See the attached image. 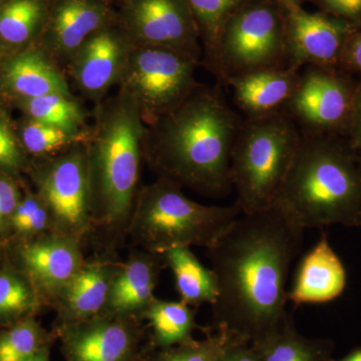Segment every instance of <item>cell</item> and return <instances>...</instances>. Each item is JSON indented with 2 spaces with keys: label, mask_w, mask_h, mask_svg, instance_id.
I'll list each match as a JSON object with an SVG mask.
<instances>
[{
  "label": "cell",
  "mask_w": 361,
  "mask_h": 361,
  "mask_svg": "<svg viewBox=\"0 0 361 361\" xmlns=\"http://www.w3.org/2000/svg\"><path fill=\"white\" fill-rule=\"evenodd\" d=\"M303 231L273 205L242 214L208 248L217 282L212 304L217 329L251 343L287 319V279Z\"/></svg>",
  "instance_id": "6da1fadb"
},
{
  "label": "cell",
  "mask_w": 361,
  "mask_h": 361,
  "mask_svg": "<svg viewBox=\"0 0 361 361\" xmlns=\"http://www.w3.org/2000/svg\"><path fill=\"white\" fill-rule=\"evenodd\" d=\"M242 121L220 87L200 84L176 110L146 126L142 155L160 178L205 196H227Z\"/></svg>",
  "instance_id": "7a4b0ae2"
},
{
  "label": "cell",
  "mask_w": 361,
  "mask_h": 361,
  "mask_svg": "<svg viewBox=\"0 0 361 361\" xmlns=\"http://www.w3.org/2000/svg\"><path fill=\"white\" fill-rule=\"evenodd\" d=\"M274 205L303 229L361 227L360 154L342 135H301Z\"/></svg>",
  "instance_id": "3957f363"
},
{
  "label": "cell",
  "mask_w": 361,
  "mask_h": 361,
  "mask_svg": "<svg viewBox=\"0 0 361 361\" xmlns=\"http://www.w3.org/2000/svg\"><path fill=\"white\" fill-rule=\"evenodd\" d=\"M94 111L85 142L90 210L120 222L134 206L146 125L134 99L122 90L99 102Z\"/></svg>",
  "instance_id": "277c9868"
},
{
  "label": "cell",
  "mask_w": 361,
  "mask_h": 361,
  "mask_svg": "<svg viewBox=\"0 0 361 361\" xmlns=\"http://www.w3.org/2000/svg\"><path fill=\"white\" fill-rule=\"evenodd\" d=\"M300 139L295 123L282 111L242 121L230 158V179L242 214L274 205Z\"/></svg>",
  "instance_id": "5b68a950"
},
{
  "label": "cell",
  "mask_w": 361,
  "mask_h": 361,
  "mask_svg": "<svg viewBox=\"0 0 361 361\" xmlns=\"http://www.w3.org/2000/svg\"><path fill=\"white\" fill-rule=\"evenodd\" d=\"M242 215L236 203L206 206L185 196L182 188L160 178L142 188L137 196L133 233L145 249L154 254L176 247L207 249Z\"/></svg>",
  "instance_id": "8992f818"
},
{
  "label": "cell",
  "mask_w": 361,
  "mask_h": 361,
  "mask_svg": "<svg viewBox=\"0 0 361 361\" xmlns=\"http://www.w3.org/2000/svg\"><path fill=\"white\" fill-rule=\"evenodd\" d=\"M285 8L274 0H249L226 23L218 49L217 80L286 68Z\"/></svg>",
  "instance_id": "52a82bcc"
},
{
  "label": "cell",
  "mask_w": 361,
  "mask_h": 361,
  "mask_svg": "<svg viewBox=\"0 0 361 361\" xmlns=\"http://www.w3.org/2000/svg\"><path fill=\"white\" fill-rule=\"evenodd\" d=\"M200 63L167 47L132 44L118 85L149 126L176 110L200 85L195 78Z\"/></svg>",
  "instance_id": "ba28073f"
},
{
  "label": "cell",
  "mask_w": 361,
  "mask_h": 361,
  "mask_svg": "<svg viewBox=\"0 0 361 361\" xmlns=\"http://www.w3.org/2000/svg\"><path fill=\"white\" fill-rule=\"evenodd\" d=\"M357 80L339 68L307 66L282 111L301 135L345 137Z\"/></svg>",
  "instance_id": "9c48e42d"
},
{
  "label": "cell",
  "mask_w": 361,
  "mask_h": 361,
  "mask_svg": "<svg viewBox=\"0 0 361 361\" xmlns=\"http://www.w3.org/2000/svg\"><path fill=\"white\" fill-rule=\"evenodd\" d=\"M116 18L133 45L167 47L201 63L200 35L187 0H123Z\"/></svg>",
  "instance_id": "30bf717a"
},
{
  "label": "cell",
  "mask_w": 361,
  "mask_h": 361,
  "mask_svg": "<svg viewBox=\"0 0 361 361\" xmlns=\"http://www.w3.org/2000/svg\"><path fill=\"white\" fill-rule=\"evenodd\" d=\"M284 8L286 68L297 73L307 66L338 68L346 42L361 27L322 11L310 13L302 6Z\"/></svg>",
  "instance_id": "8fae6325"
},
{
  "label": "cell",
  "mask_w": 361,
  "mask_h": 361,
  "mask_svg": "<svg viewBox=\"0 0 361 361\" xmlns=\"http://www.w3.org/2000/svg\"><path fill=\"white\" fill-rule=\"evenodd\" d=\"M39 186L40 197L56 223L68 231L82 229L90 211L85 142L73 145L49 161L40 175Z\"/></svg>",
  "instance_id": "7c38bea8"
},
{
  "label": "cell",
  "mask_w": 361,
  "mask_h": 361,
  "mask_svg": "<svg viewBox=\"0 0 361 361\" xmlns=\"http://www.w3.org/2000/svg\"><path fill=\"white\" fill-rule=\"evenodd\" d=\"M116 20L110 0H51L37 49L63 71L90 35Z\"/></svg>",
  "instance_id": "4fadbf2b"
},
{
  "label": "cell",
  "mask_w": 361,
  "mask_h": 361,
  "mask_svg": "<svg viewBox=\"0 0 361 361\" xmlns=\"http://www.w3.org/2000/svg\"><path fill=\"white\" fill-rule=\"evenodd\" d=\"M130 47L132 42L116 18L85 40L66 71L82 96L99 103L118 85Z\"/></svg>",
  "instance_id": "5bb4252c"
},
{
  "label": "cell",
  "mask_w": 361,
  "mask_h": 361,
  "mask_svg": "<svg viewBox=\"0 0 361 361\" xmlns=\"http://www.w3.org/2000/svg\"><path fill=\"white\" fill-rule=\"evenodd\" d=\"M346 286V271L322 233L317 244L301 260L288 300L295 306L324 303L341 296Z\"/></svg>",
  "instance_id": "9a60e30c"
},
{
  "label": "cell",
  "mask_w": 361,
  "mask_h": 361,
  "mask_svg": "<svg viewBox=\"0 0 361 361\" xmlns=\"http://www.w3.org/2000/svg\"><path fill=\"white\" fill-rule=\"evenodd\" d=\"M63 344L68 361H129L135 336L126 323L97 320L71 327Z\"/></svg>",
  "instance_id": "2e32d148"
},
{
  "label": "cell",
  "mask_w": 361,
  "mask_h": 361,
  "mask_svg": "<svg viewBox=\"0 0 361 361\" xmlns=\"http://www.w3.org/2000/svg\"><path fill=\"white\" fill-rule=\"evenodd\" d=\"M299 73L287 68L255 71L228 78L225 85L231 87L247 118H255L282 111L298 85Z\"/></svg>",
  "instance_id": "e0dca14e"
},
{
  "label": "cell",
  "mask_w": 361,
  "mask_h": 361,
  "mask_svg": "<svg viewBox=\"0 0 361 361\" xmlns=\"http://www.w3.org/2000/svg\"><path fill=\"white\" fill-rule=\"evenodd\" d=\"M1 80L4 87L20 101L49 94H71L63 71L37 47L8 59Z\"/></svg>",
  "instance_id": "ac0fdd59"
},
{
  "label": "cell",
  "mask_w": 361,
  "mask_h": 361,
  "mask_svg": "<svg viewBox=\"0 0 361 361\" xmlns=\"http://www.w3.org/2000/svg\"><path fill=\"white\" fill-rule=\"evenodd\" d=\"M21 258L35 283L49 293L63 291L80 270V255L71 238L52 237L25 246Z\"/></svg>",
  "instance_id": "d6986e66"
},
{
  "label": "cell",
  "mask_w": 361,
  "mask_h": 361,
  "mask_svg": "<svg viewBox=\"0 0 361 361\" xmlns=\"http://www.w3.org/2000/svg\"><path fill=\"white\" fill-rule=\"evenodd\" d=\"M160 263L152 255L134 259L111 281L106 304L116 313L144 311L154 300Z\"/></svg>",
  "instance_id": "ffe728a7"
},
{
  "label": "cell",
  "mask_w": 361,
  "mask_h": 361,
  "mask_svg": "<svg viewBox=\"0 0 361 361\" xmlns=\"http://www.w3.org/2000/svg\"><path fill=\"white\" fill-rule=\"evenodd\" d=\"M250 344L260 361H329L332 351L329 341H312L299 334L290 314Z\"/></svg>",
  "instance_id": "44dd1931"
},
{
  "label": "cell",
  "mask_w": 361,
  "mask_h": 361,
  "mask_svg": "<svg viewBox=\"0 0 361 361\" xmlns=\"http://www.w3.org/2000/svg\"><path fill=\"white\" fill-rule=\"evenodd\" d=\"M161 255L172 270L180 301L188 305L215 302L217 282L212 269L202 265L190 247H176Z\"/></svg>",
  "instance_id": "7402d4cb"
},
{
  "label": "cell",
  "mask_w": 361,
  "mask_h": 361,
  "mask_svg": "<svg viewBox=\"0 0 361 361\" xmlns=\"http://www.w3.org/2000/svg\"><path fill=\"white\" fill-rule=\"evenodd\" d=\"M249 0H187L203 44L207 68L217 75L218 49L223 28L233 14Z\"/></svg>",
  "instance_id": "603a6c76"
},
{
  "label": "cell",
  "mask_w": 361,
  "mask_h": 361,
  "mask_svg": "<svg viewBox=\"0 0 361 361\" xmlns=\"http://www.w3.org/2000/svg\"><path fill=\"white\" fill-rule=\"evenodd\" d=\"M142 316L151 323L154 344L161 349L191 341L192 332L196 327L194 311L183 301L154 299L142 311Z\"/></svg>",
  "instance_id": "cb8c5ba5"
},
{
  "label": "cell",
  "mask_w": 361,
  "mask_h": 361,
  "mask_svg": "<svg viewBox=\"0 0 361 361\" xmlns=\"http://www.w3.org/2000/svg\"><path fill=\"white\" fill-rule=\"evenodd\" d=\"M111 283L108 271L101 266L78 271L63 289L66 308L71 317L85 319L97 314L108 301Z\"/></svg>",
  "instance_id": "d4e9b609"
},
{
  "label": "cell",
  "mask_w": 361,
  "mask_h": 361,
  "mask_svg": "<svg viewBox=\"0 0 361 361\" xmlns=\"http://www.w3.org/2000/svg\"><path fill=\"white\" fill-rule=\"evenodd\" d=\"M49 0H7L0 8V39L13 47L39 35L49 11Z\"/></svg>",
  "instance_id": "484cf974"
},
{
  "label": "cell",
  "mask_w": 361,
  "mask_h": 361,
  "mask_svg": "<svg viewBox=\"0 0 361 361\" xmlns=\"http://www.w3.org/2000/svg\"><path fill=\"white\" fill-rule=\"evenodd\" d=\"M28 118L54 126L71 134H84L85 115L73 94H49L35 99L20 101Z\"/></svg>",
  "instance_id": "4316f807"
},
{
  "label": "cell",
  "mask_w": 361,
  "mask_h": 361,
  "mask_svg": "<svg viewBox=\"0 0 361 361\" xmlns=\"http://www.w3.org/2000/svg\"><path fill=\"white\" fill-rule=\"evenodd\" d=\"M240 341H243L224 329H218L216 336H209L204 341L191 339L179 345L161 349L151 361H219L230 346Z\"/></svg>",
  "instance_id": "83f0119b"
},
{
  "label": "cell",
  "mask_w": 361,
  "mask_h": 361,
  "mask_svg": "<svg viewBox=\"0 0 361 361\" xmlns=\"http://www.w3.org/2000/svg\"><path fill=\"white\" fill-rule=\"evenodd\" d=\"M87 130L84 134H71L54 126L28 118L21 128V142L33 155H49L61 149H68L78 142H85Z\"/></svg>",
  "instance_id": "f1b7e54d"
},
{
  "label": "cell",
  "mask_w": 361,
  "mask_h": 361,
  "mask_svg": "<svg viewBox=\"0 0 361 361\" xmlns=\"http://www.w3.org/2000/svg\"><path fill=\"white\" fill-rule=\"evenodd\" d=\"M44 348V336L35 320L16 323L0 336V361H27Z\"/></svg>",
  "instance_id": "f546056e"
},
{
  "label": "cell",
  "mask_w": 361,
  "mask_h": 361,
  "mask_svg": "<svg viewBox=\"0 0 361 361\" xmlns=\"http://www.w3.org/2000/svg\"><path fill=\"white\" fill-rule=\"evenodd\" d=\"M35 305V294L25 281L11 273H0V320L20 317Z\"/></svg>",
  "instance_id": "4dcf8cb0"
},
{
  "label": "cell",
  "mask_w": 361,
  "mask_h": 361,
  "mask_svg": "<svg viewBox=\"0 0 361 361\" xmlns=\"http://www.w3.org/2000/svg\"><path fill=\"white\" fill-rule=\"evenodd\" d=\"M51 216V211L42 197L28 195L20 200L9 225L20 234H37L49 226Z\"/></svg>",
  "instance_id": "1f68e13d"
},
{
  "label": "cell",
  "mask_w": 361,
  "mask_h": 361,
  "mask_svg": "<svg viewBox=\"0 0 361 361\" xmlns=\"http://www.w3.org/2000/svg\"><path fill=\"white\" fill-rule=\"evenodd\" d=\"M21 161L20 146L11 126L0 120V168L14 170L20 167Z\"/></svg>",
  "instance_id": "d6a6232c"
},
{
  "label": "cell",
  "mask_w": 361,
  "mask_h": 361,
  "mask_svg": "<svg viewBox=\"0 0 361 361\" xmlns=\"http://www.w3.org/2000/svg\"><path fill=\"white\" fill-rule=\"evenodd\" d=\"M323 13L343 18L361 27V0H310Z\"/></svg>",
  "instance_id": "836d02e7"
},
{
  "label": "cell",
  "mask_w": 361,
  "mask_h": 361,
  "mask_svg": "<svg viewBox=\"0 0 361 361\" xmlns=\"http://www.w3.org/2000/svg\"><path fill=\"white\" fill-rule=\"evenodd\" d=\"M20 202V191L16 183L0 175V230L9 225Z\"/></svg>",
  "instance_id": "e575fe53"
},
{
  "label": "cell",
  "mask_w": 361,
  "mask_h": 361,
  "mask_svg": "<svg viewBox=\"0 0 361 361\" xmlns=\"http://www.w3.org/2000/svg\"><path fill=\"white\" fill-rule=\"evenodd\" d=\"M338 68L353 77L361 78V30L349 37L342 51Z\"/></svg>",
  "instance_id": "d590c367"
},
{
  "label": "cell",
  "mask_w": 361,
  "mask_h": 361,
  "mask_svg": "<svg viewBox=\"0 0 361 361\" xmlns=\"http://www.w3.org/2000/svg\"><path fill=\"white\" fill-rule=\"evenodd\" d=\"M346 139L356 151H361V78H357L353 111L349 120Z\"/></svg>",
  "instance_id": "8d00e7d4"
},
{
  "label": "cell",
  "mask_w": 361,
  "mask_h": 361,
  "mask_svg": "<svg viewBox=\"0 0 361 361\" xmlns=\"http://www.w3.org/2000/svg\"><path fill=\"white\" fill-rule=\"evenodd\" d=\"M219 361H260L251 344L245 341L236 342L225 351Z\"/></svg>",
  "instance_id": "74e56055"
},
{
  "label": "cell",
  "mask_w": 361,
  "mask_h": 361,
  "mask_svg": "<svg viewBox=\"0 0 361 361\" xmlns=\"http://www.w3.org/2000/svg\"><path fill=\"white\" fill-rule=\"evenodd\" d=\"M329 361H361V348L355 349L341 360H331L330 358Z\"/></svg>",
  "instance_id": "f35d334b"
},
{
  "label": "cell",
  "mask_w": 361,
  "mask_h": 361,
  "mask_svg": "<svg viewBox=\"0 0 361 361\" xmlns=\"http://www.w3.org/2000/svg\"><path fill=\"white\" fill-rule=\"evenodd\" d=\"M27 361H49V349H47V346H44V348L40 349L37 355H33L32 357Z\"/></svg>",
  "instance_id": "ab89813d"
},
{
  "label": "cell",
  "mask_w": 361,
  "mask_h": 361,
  "mask_svg": "<svg viewBox=\"0 0 361 361\" xmlns=\"http://www.w3.org/2000/svg\"><path fill=\"white\" fill-rule=\"evenodd\" d=\"M274 1L279 2V4H283V6H289V4L302 6L304 2L310 1V0H274Z\"/></svg>",
  "instance_id": "60d3db41"
},
{
  "label": "cell",
  "mask_w": 361,
  "mask_h": 361,
  "mask_svg": "<svg viewBox=\"0 0 361 361\" xmlns=\"http://www.w3.org/2000/svg\"><path fill=\"white\" fill-rule=\"evenodd\" d=\"M4 0H0V8H1L2 6H4Z\"/></svg>",
  "instance_id": "b9f144b4"
},
{
  "label": "cell",
  "mask_w": 361,
  "mask_h": 361,
  "mask_svg": "<svg viewBox=\"0 0 361 361\" xmlns=\"http://www.w3.org/2000/svg\"><path fill=\"white\" fill-rule=\"evenodd\" d=\"M358 154H360V168H361V151L358 152Z\"/></svg>",
  "instance_id": "7bdbcfd3"
}]
</instances>
